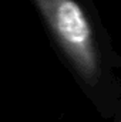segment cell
Here are the masks:
<instances>
[{"label": "cell", "mask_w": 121, "mask_h": 122, "mask_svg": "<svg viewBox=\"0 0 121 122\" xmlns=\"http://www.w3.org/2000/svg\"><path fill=\"white\" fill-rule=\"evenodd\" d=\"M63 48L84 75L95 71V50L90 23L76 0H34Z\"/></svg>", "instance_id": "1"}]
</instances>
